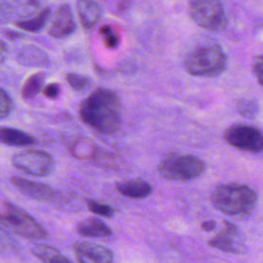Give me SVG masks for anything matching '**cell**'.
<instances>
[{
	"mask_svg": "<svg viewBox=\"0 0 263 263\" xmlns=\"http://www.w3.org/2000/svg\"><path fill=\"white\" fill-rule=\"evenodd\" d=\"M100 35L103 37L105 46L108 48H116L119 44V35L115 32V30L109 26V25H105L102 26L99 30Z\"/></svg>",
	"mask_w": 263,
	"mask_h": 263,
	"instance_id": "24",
	"label": "cell"
},
{
	"mask_svg": "<svg viewBox=\"0 0 263 263\" xmlns=\"http://www.w3.org/2000/svg\"><path fill=\"white\" fill-rule=\"evenodd\" d=\"M12 106V100L9 95L3 88H0V120L6 118L10 114Z\"/></svg>",
	"mask_w": 263,
	"mask_h": 263,
	"instance_id": "27",
	"label": "cell"
},
{
	"mask_svg": "<svg viewBox=\"0 0 263 263\" xmlns=\"http://www.w3.org/2000/svg\"><path fill=\"white\" fill-rule=\"evenodd\" d=\"M7 54H8V46L4 41L0 40V64H2L6 60Z\"/></svg>",
	"mask_w": 263,
	"mask_h": 263,
	"instance_id": "31",
	"label": "cell"
},
{
	"mask_svg": "<svg viewBox=\"0 0 263 263\" xmlns=\"http://www.w3.org/2000/svg\"><path fill=\"white\" fill-rule=\"evenodd\" d=\"M227 58L218 44H208L196 47L186 59L185 68L193 76L214 77L222 73L226 67Z\"/></svg>",
	"mask_w": 263,
	"mask_h": 263,
	"instance_id": "3",
	"label": "cell"
},
{
	"mask_svg": "<svg viewBox=\"0 0 263 263\" xmlns=\"http://www.w3.org/2000/svg\"><path fill=\"white\" fill-rule=\"evenodd\" d=\"M44 80L45 75L42 72L34 73L31 76H29L22 86V97L25 100H31L34 97H36L40 91H42L44 87Z\"/></svg>",
	"mask_w": 263,
	"mask_h": 263,
	"instance_id": "21",
	"label": "cell"
},
{
	"mask_svg": "<svg viewBox=\"0 0 263 263\" xmlns=\"http://www.w3.org/2000/svg\"><path fill=\"white\" fill-rule=\"evenodd\" d=\"M79 263H112L113 253L100 245L81 241L73 247Z\"/></svg>",
	"mask_w": 263,
	"mask_h": 263,
	"instance_id": "10",
	"label": "cell"
},
{
	"mask_svg": "<svg viewBox=\"0 0 263 263\" xmlns=\"http://www.w3.org/2000/svg\"><path fill=\"white\" fill-rule=\"evenodd\" d=\"M40 10L39 0H0V25L29 20Z\"/></svg>",
	"mask_w": 263,
	"mask_h": 263,
	"instance_id": "9",
	"label": "cell"
},
{
	"mask_svg": "<svg viewBox=\"0 0 263 263\" xmlns=\"http://www.w3.org/2000/svg\"><path fill=\"white\" fill-rule=\"evenodd\" d=\"M237 234V228L235 225L225 222V227L222 231H220L215 237L210 240V246L220 249L224 252H231L237 253L238 252V245L235 243L234 237Z\"/></svg>",
	"mask_w": 263,
	"mask_h": 263,
	"instance_id": "17",
	"label": "cell"
},
{
	"mask_svg": "<svg viewBox=\"0 0 263 263\" xmlns=\"http://www.w3.org/2000/svg\"><path fill=\"white\" fill-rule=\"evenodd\" d=\"M11 163L17 170L35 176H48L54 168V159L43 150H26L16 153L11 158Z\"/></svg>",
	"mask_w": 263,
	"mask_h": 263,
	"instance_id": "7",
	"label": "cell"
},
{
	"mask_svg": "<svg viewBox=\"0 0 263 263\" xmlns=\"http://www.w3.org/2000/svg\"><path fill=\"white\" fill-rule=\"evenodd\" d=\"M50 15H51V9L49 7H45V8H42L33 17L26 21L18 22L15 24V26L24 31L36 33L41 31L45 27V25L48 23L50 18Z\"/></svg>",
	"mask_w": 263,
	"mask_h": 263,
	"instance_id": "19",
	"label": "cell"
},
{
	"mask_svg": "<svg viewBox=\"0 0 263 263\" xmlns=\"http://www.w3.org/2000/svg\"><path fill=\"white\" fill-rule=\"evenodd\" d=\"M0 225L29 239H42L47 235L40 223L11 203H5L4 208L0 211Z\"/></svg>",
	"mask_w": 263,
	"mask_h": 263,
	"instance_id": "5",
	"label": "cell"
},
{
	"mask_svg": "<svg viewBox=\"0 0 263 263\" xmlns=\"http://www.w3.org/2000/svg\"><path fill=\"white\" fill-rule=\"evenodd\" d=\"M5 35L9 39H17L21 37V34L14 32V31H7V32H5Z\"/></svg>",
	"mask_w": 263,
	"mask_h": 263,
	"instance_id": "34",
	"label": "cell"
},
{
	"mask_svg": "<svg viewBox=\"0 0 263 263\" xmlns=\"http://www.w3.org/2000/svg\"><path fill=\"white\" fill-rule=\"evenodd\" d=\"M0 143L7 146L24 147L34 145L36 139L32 135L18 128L0 126Z\"/></svg>",
	"mask_w": 263,
	"mask_h": 263,
	"instance_id": "16",
	"label": "cell"
},
{
	"mask_svg": "<svg viewBox=\"0 0 263 263\" xmlns=\"http://www.w3.org/2000/svg\"><path fill=\"white\" fill-rule=\"evenodd\" d=\"M189 14L199 27L218 32L225 28L226 16L219 0H191Z\"/></svg>",
	"mask_w": 263,
	"mask_h": 263,
	"instance_id": "6",
	"label": "cell"
},
{
	"mask_svg": "<svg viewBox=\"0 0 263 263\" xmlns=\"http://www.w3.org/2000/svg\"><path fill=\"white\" fill-rule=\"evenodd\" d=\"M117 191L128 198L141 199L152 193V186L141 179H130L116 183Z\"/></svg>",
	"mask_w": 263,
	"mask_h": 263,
	"instance_id": "15",
	"label": "cell"
},
{
	"mask_svg": "<svg viewBox=\"0 0 263 263\" xmlns=\"http://www.w3.org/2000/svg\"><path fill=\"white\" fill-rule=\"evenodd\" d=\"M16 247V242L14 239L11 238V236L8 234L5 229L2 228L0 225V251H11Z\"/></svg>",
	"mask_w": 263,
	"mask_h": 263,
	"instance_id": "28",
	"label": "cell"
},
{
	"mask_svg": "<svg viewBox=\"0 0 263 263\" xmlns=\"http://www.w3.org/2000/svg\"><path fill=\"white\" fill-rule=\"evenodd\" d=\"M11 183L25 195L39 201L52 200L57 194V191L52 187L22 177L11 178Z\"/></svg>",
	"mask_w": 263,
	"mask_h": 263,
	"instance_id": "12",
	"label": "cell"
},
{
	"mask_svg": "<svg viewBox=\"0 0 263 263\" xmlns=\"http://www.w3.org/2000/svg\"><path fill=\"white\" fill-rule=\"evenodd\" d=\"M211 202L226 215H247L255 208L257 194L247 185L227 183L215 188L211 195Z\"/></svg>",
	"mask_w": 263,
	"mask_h": 263,
	"instance_id": "2",
	"label": "cell"
},
{
	"mask_svg": "<svg viewBox=\"0 0 263 263\" xmlns=\"http://www.w3.org/2000/svg\"><path fill=\"white\" fill-rule=\"evenodd\" d=\"M224 139L239 150L253 153L263 150V133L255 126L241 123L230 125L224 133Z\"/></svg>",
	"mask_w": 263,
	"mask_h": 263,
	"instance_id": "8",
	"label": "cell"
},
{
	"mask_svg": "<svg viewBox=\"0 0 263 263\" xmlns=\"http://www.w3.org/2000/svg\"><path fill=\"white\" fill-rule=\"evenodd\" d=\"M75 29L76 24L71 7L68 4L61 5L52 17L48 28V34L53 38L61 39L73 34Z\"/></svg>",
	"mask_w": 263,
	"mask_h": 263,
	"instance_id": "11",
	"label": "cell"
},
{
	"mask_svg": "<svg viewBox=\"0 0 263 263\" xmlns=\"http://www.w3.org/2000/svg\"><path fill=\"white\" fill-rule=\"evenodd\" d=\"M81 120L96 132L116 134L121 126V104L118 96L109 88L92 90L79 105Z\"/></svg>",
	"mask_w": 263,
	"mask_h": 263,
	"instance_id": "1",
	"label": "cell"
},
{
	"mask_svg": "<svg viewBox=\"0 0 263 263\" xmlns=\"http://www.w3.org/2000/svg\"><path fill=\"white\" fill-rule=\"evenodd\" d=\"M202 160L190 154L171 153L157 166L159 175L166 180L187 181L197 178L204 172Z\"/></svg>",
	"mask_w": 263,
	"mask_h": 263,
	"instance_id": "4",
	"label": "cell"
},
{
	"mask_svg": "<svg viewBox=\"0 0 263 263\" xmlns=\"http://www.w3.org/2000/svg\"><path fill=\"white\" fill-rule=\"evenodd\" d=\"M216 227V223L212 220L210 221H205L201 224V229L205 230V231H212L214 228Z\"/></svg>",
	"mask_w": 263,
	"mask_h": 263,
	"instance_id": "32",
	"label": "cell"
},
{
	"mask_svg": "<svg viewBox=\"0 0 263 263\" xmlns=\"http://www.w3.org/2000/svg\"><path fill=\"white\" fill-rule=\"evenodd\" d=\"M86 204H87L88 210L91 213H93L96 215H99V216L110 218L114 215V212H115L114 209L111 205L99 202V201L93 200V199H87Z\"/></svg>",
	"mask_w": 263,
	"mask_h": 263,
	"instance_id": "25",
	"label": "cell"
},
{
	"mask_svg": "<svg viewBox=\"0 0 263 263\" xmlns=\"http://www.w3.org/2000/svg\"><path fill=\"white\" fill-rule=\"evenodd\" d=\"M237 112L247 118H254L259 113V104L250 99H241L236 103Z\"/></svg>",
	"mask_w": 263,
	"mask_h": 263,
	"instance_id": "22",
	"label": "cell"
},
{
	"mask_svg": "<svg viewBox=\"0 0 263 263\" xmlns=\"http://www.w3.org/2000/svg\"><path fill=\"white\" fill-rule=\"evenodd\" d=\"M15 59L18 64L25 67L45 68L50 64L48 54L36 45H24L17 49Z\"/></svg>",
	"mask_w": 263,
	"mask_h": 263,
	"instance_id": "13",
	"label": "cell"
},
{
	"mask_svg": "<svg viewBox=\"0 0 263 263\" xmlns=\"http://www.w3.org/2000/svg\"><path fill=\"white\" fill-rule=\"evenodd\" d=\"M77 15L83 29L91 30L101 20L103 10L95 0H77Z\"/></svg>",
	"mask_w": 263,
	"mask_h": 263,
	"instance_id": "14",
	"label": "cell"
},
{
	"mask_svg": "<svg viewBox=\"0 0 263 263\" xmlns=\"http://www.w3.org/2000/svg\"><path fill=\"white\" fill-rule=\"evenodd\" d=\"M42 92L48 99H55L59 97V95L61 92V87L58 83H53V82L48 83V84L44 85Z\"/></svg>",
	"mask_w": 263,
	"mask_h": 263,
	"instance_id": "30",
	"label": "cell"
},
{
	"mask_svg": "<svg viewBox=\"0 0 263 263\" xmlns=\"http://www.w3.org/2000/svg\"><path fill=\"white\" fill-rule=\"evenodd\" d=\"M65 79L67 83L76 91H84L90 85V79L87 76L78 73L69 72L66 74Z\"/></svg>",
	"mask_w": 263,
	"mask_h": 263,
	"instance_id": "23",
	"label": "cell"
},
{
	"mask_svg": "<svg viewBox=\"0 0 263 263\" xmlns=\"http://www.w3.org/2000/svg\"><path fill=\"white\" fill-rule=\"evenodd\" d=\"M77 232L87 237H108L112 234L111 229L100 219L87 218L77 226Z\"/></svg>",
	"mask_w": 263,
	"mask_h": 263,
	"instance_id": "18",
	"label": "cell"
},
{
	"mask_svg": "<svg viewBox=\"0 0 263 263\" xmlns=\"http://www.w3.org/2000/svg\"><path fill=\"white\" fill-rule=\"evenodd\" d=\"M130 3H132V0H121L118 3V10L119 11H125L129 7Z\"/></svg>",
	"mask_w": 263,
	"mask_h": 263,
	"instance_id": "33",
	"label": "cell"
},
{
	"mask_svg": "<svg viewBox=\"0 0 263 263\" xmlns=\"http://www.w3.org/2000/svg\"><path fill=\"white\" fill-rule=\"evenodd\" d=\"M253 73L259 84L263 86V54L255 58L253 62Z\"/></svg>",
	"mask_w": 263,
	"mask_h": 263,
	"instance_id": "29",
	"label": "cell"
},
{
	"mask_svg": "<svg viewBox=\"0 0 263 263\" xmlns=\"http://www.w3.org/2000/svg\"><path fill=\"white\" fill-rule=\"evenodd\" d=\"M32 252L43 263H71L58 250L47 245L37 243L33 246Z\"/></svg>",
	"mask_w": 263,
	"mask_h": 263,
	"instance_id": "20",
	"label": "cell"
},
{
	"mask_svg": "<svg viewBox=\"0 0 263 263\" xmlns=\"http://www.w3.org/2000/svg\"><path fill=\"white\" fill-rule=\"evenodd\" d=\"M95 152L92 145L87 144V141L82 142H77L75 144H73V147L71 149V153L78 158H85V157H89L90 155H92Z\"/></svg>",
	"mask_w": 263,
	"mask_h": 263,
	"instance_id": "26",
	"label": "cell"
}]
</instances>
